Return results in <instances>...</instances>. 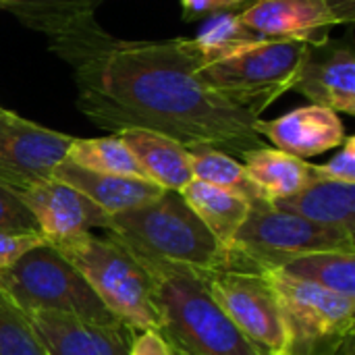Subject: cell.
<instances>
[{
	"label": "cell",
	"instance_id": "cell-1",
	"mask_svg": "<svg viewBox=\"0 0 355 355\" xmlns=\"http://www.w3.org/2000/svg\"><path fill=\"white\" fill-rule=\"evenodd\" d=\"M71 67L77 108L96 127L146 129L191 148L241 156L264 146L254 112L231 104L202 77L193 37L119 40L94 12L48 40Z\"/></svg>",
	"mask_w": 355,
	"mask_h": 355
},
{
	"label": "cell",
	"instance_id": "cell-2",
	"mask_svg": "<svg viewBox=\"0 0 355 355\" xmlns=\"http://www.w3.org/2000/svg\"><path fill=\"white\" fill-rule=\"evenodd\" d=\"M152 277L158 333L181 355H260L212 297L206 270L144 264Z\"/></svg>",
	"mask_w": 355,
	"mask_h": 355
},
{
	"label": "cell",
	"instance_id": "cell-3",
	"mask_svg": "<svg viewBox=\"0 0 355 355\" xmlns=\"http://www.w3.org/2000/svg\"><path fill=\"white\" fill-rule=\"evenodd\" d=\"M104 233L141 264H177L196 270L227 266V254L179 191H162L146 206L110 214Z\"/></svg>",
	"mask_w": 355,
	"mask_h": 355
},
{
	"label": "cell",
	"instance_id": "cell-4",
	"mask_svg": "<svg viewBox=\"0 0 355 355\" xmlns=\"http://www.w3.org/2000/svg\"><path fill=\"white\" fill-rule=\"evenodd\" d=\"M87 281L98 300L131 333L158 331L152 277L146 266L112 237L83 233L52 245Z\"/></svg>",
	"mask_w": 355,
	"mask_h": 355
},
{
	"label": "cell",
	"instance_id": "cell-5",
	"mask_svg": "<svg viewBox=\"0 0 355 355\" xmlns=\"http://www.w3.org/2000/svg\"><path fill=\"white\" fill-rule=\"evenodd\" d=\"M0 291L23 312H62L100 327H123L79 270L50 243L23 254L0 272Z\"/></svg>",
	"mask_w": 355,
	"mask_h": 355
},
{
	"label": "cell",
	"instance_id": "cell-6",
	"mask_svg": "<svg viewBox=\"0 0 355 355\" xmlns=\"http://www.w3.org/2000/svg\"><path fill=\"white\" fill-rule=\"evenodd\" d=\"M308 42L260 40L200 67V77L231 104L260 116L293 89Z\"/></svg>",
	"mask_w": 355,
	"mask_h": 355
},
{
	"label": "cell",
	"instance_id": "cell-7",
	"mask_svg": "<svg viewBox=\"0 0 355 355\" xmlns=\"http://www.w3.org/2000/svg\"><path fill=\"white\" fill-rule=\"evenodd\" d=\"M318 252L355 254V235L279 210L270 202H256L235 235L227 264L268 270Z\"/></svg>",
	"mask_w": 355,
	"mask_h": 355
},
{
	"label": "cell",
	"instance_id": "cell-8",
	"mask_svg": "<svg viewBox=\"0 0 355 355\" xmlns=\"http://www.w3.org/2000/svg\"><path fill=\"white\" fill-rule=\"evenodd\" d=\"M285 322L287 355H337L354 337L355 300L333 293L314 283L266 270Z\"/></svg>",
	"mask_w": 355,
	"mask_h": 355
},
{
	"label": "cell",
	"instance_id": "cell-9",
	"mask_svg": "<svg viewBox=\"0 0 355 355\" xmlns=\"http://www.w3.org/2000/svg\"><path fill=\"white\" fill-rule=\"evenodd\" d=\"M204 275L216 304L260 355L285 354L283 312L266 270L227 264Z\"/></svg>",
	"mask_w": 355,
	"mask_h": 355
},
{
	"label": "cell",
	"instance_id": "cell-10",
	"mask_svg": "<svg viewBox=\"0 0 355 355\" xmlns=\"http://www.w3.org/2000/svg\"><path fill=\"white\" fill-rule=\"evenodd\" d=\"M73 135L48 129L0 106V185L21 193L52 179Z\"/></svg>",
	"mask_w": 355,
	"mask_h": 355
},
{
	"label": "cell",
	"instance_id": "cell-11",
	"mask_svg": "<svg viewBox=\"0 0 355 355\" xmlns=\"http://www.w3.org/2000/svg\"><path fill=\"white\" fill-rule=\"evenodd\" d=\"M19 198L33 216L46 243H62L94 229H106L108 216L92 200L58 179H46L21 191Z\"/></svg>",
	"mask_w": 355,
	"mask_h": 355
},
{
	"label": "cell",
	"instance_id": "cell-12",
	"mask_svg": "<svg viewBox=\"0 0 355 355\" xmlns=\"http://www.w3.org/2000/svg\"><path fill=\"white\" fill-rule=\"evenodd\" d=\"M293 89L316 106L355 114V54L347 42L308 44Z\"/></svg>",
	"mask_w": 355,
	"mask_h": 355
},
{
	"label": "cell",
	"instance_id": "cell-13",
	"mask_svg": "<svg viewBox=\"0 0 355 355\" xmlns=\"http://www.w3.org/2000/svg\"><path fill=\"white\" fill-rule=\"evenodd\" d=\"M239 21L264 40L324 42L341 25L324 0H254L237 12Z\"/></svg>",
	"mask_w": 355,
	"mask_h": 355
},
{
	"label": "cell",
	"instance_id": "cell-14",
	"mask_svg": "<svg viewBox=\"0 0 355 355\" xmlns=\"http://www.w3.org/2000/svg\"><path fill=\"white\" fill-rule=\"evenodd\" d=\"M256 131L277 150L295 158H312L339 148L347 133L339 112L324 106H302L272 121H256Z\"/></svg>",
	"mask_w": 355,
	"mask_h": 355
},
{
	"label": "cell",
	"instance_id": "cell-15",
	"mask_svg": "<svg viewBox=\"0 0 355 355\" xmlns=\"http://www.w3.org/2000/svg\"><path fill=\"white\" fill-rule=\"evenodd\" d=\"M48 355H129L125 327H100L62 312H25Z\"/></svg>",
	"mask_w": 355,
	"mask_h": 355
},
{
	"label": "cell",
	"instance_id": "cell-16",
	"mask_svg": "<svg viewBox=\"0 0 355 355\" xmlns=\"http://www.w3.org/2000/svg\"><path fill=\"white\" fill-rule=\"evenodd\" d=\"M54 179L71 185L87 200H92L106 214L127 212L139 206L150 204L152 200L162 196V187L139 177H119V175H102L94 171H85L69 160H62L54 173Z\"/></svg>",
	"mask_w": 355,
	"mask_h": 355
},
{
	"label": "cell",
	"instance_id": "cell-17",
	"mask_svg": "<svg viewBox=\"0 0 355 355\" xmlns=\"http://www.w3.org/2000/svg\"><path fill=\"white\" fill-rule=\"evenodd\" d=\"M116 135L129 148L148 181L166 191H181L193 181L189 150L175 139L146 129H125Z\"/></svg>",
	"mask_w": 355,
	"mask_h": 355
},
{
	"label": "cell",
	"instance_id": "cell-18",
	"mask_svg": "<svg viewBox=\"0 0 355 355\" xmlns=\"http://www.w3.org/2000/svg\"><path fill=\"white\" fill-rule=\"evenodd\" d=\"M270 204L306 220L355 235V183L331 181L314 175L295 196Z\"/></svg>",
	"mask_w": 355,
	"mask_h": 355
},
{
	"label": "cell",
	"instance_id": "cell-19",
	"mask_svg": "<svg viewBox=\"0 0 355 355\" xmlns=\"http://www.w3.org/2000/svg\"><path fill=\"white\" fill-rule=\"evenodd\" d=\"M179 193L193 210V214L204 223V227L212 233L225 254H229L235 243L237 231L248 218L252 204L241 196H235L227 189L208 185L198 179L189 181Z\"/></svg>",
	"mask_w": 355,
	"mask_h": 355
},
{
	"label": "cell",
	"instance_id": "cell-20",
	"mask_svg": "<svg viewBox=\"0 0 355 355\" xmlns=\"http://www.w3.org/2000/svg\"><path fill=\"white\" fill-rule=\"evenodd\" d=\"M243 166L268 202L295 196L314 177L312 164L277 148H256L241 154Z\"/></svg>",
	"mask_w": 355,
	"mask_h": 355
},
{
	"label": "cell",
	"instance_id": "cell-21",
	"mask_svg": "<svg viewBox=\"0 0 355 355\" xmlns=\"http://www.w3.org/2000/svg\"><path fill=\"white\" fill-rule=\"evenodd\" d=\"M96 4L98 0H0V10L15 15L25 27L52 40L92 15Z\"/></svg>",
	"mask_w": 355,
	"mask_h": 355
},
{
	"label": "cell",
	"instance_id": "cell-22",
	"mask_svg": "<svg viewBox=\"0 0 355 355\" xmlns=\"http://www.w3.org/2000/svg\"><path fill=\"white\" fill-rule=\"evenodd\" d=\"M279 270L285 275L314 283L333 293L355 300V254L354 252H318L295 258Z\"/></svg>",
	"mask_w": 355,
	"mask_h": 355
},
{
	"label": "cell",
	"instance_id": "cell-23",
	"mask_svg": "<svg viewBox=\"0 0 355 355\" xmlns=\"http://www.w3.org/2000/svg\"><path fill=\"white\" fill-rule=\"evenodd\" d=\"M64 160L85 171H94L102 175L146 179L141 166L137 164V160L133 158V154L116 133L106 137H85V139L73 137Z\"/></svg>",
	"mask_w": 355,
	"mask_h": 355
},
{
	"label": "cell",
	"instance_id": "cell-24",
	"mask_svg": "<svg viewBox=\"0 0 355 355\" xmlns=\"http://www.w3.org/2000/svg\"><path fill=\"white\" fill-rule=\"evenodd\" d=\"M189 160H191L193 179L227 189L235 196H241L250 204L268 202L262 196V191L256 187V183L250 179L245 166L239 160H235L231 154L214 148H191Z\"/></svg>",
	"mask_w": 355,
	"mask_h": 355
},
{
	"label": "cell",
	"instance_id": "cell-25",
	"mask_svg": "<svg viewBox=\"0 0 355 355\" xmlns=\"http://www.w3.org/2000/svg\"><path fill=\"white\" fill-rule=\"evenodd\" d=\"M264 37L250 31L237 17V12H216L206 19L200 33L193 37L204 64L225 58L245 46H252ZM202 64V67H204Z\"/></svg>",
	"mask_w": 355,
	"mask_h": 355
},
{
	"label": "cell",
	"instance_id": "cell-26",
	"mask_svg": "<svg viewBox=\"0 0 355 355\" xmlns=\"http://www.w3.org/2000/svg\"><path fill=\"white\" fill-rule=\"evenodd\" d=\"M0 355H48L25 312L0 291Z\"/></svg>",
	"mask_w": 355,
	"mask_h": 355
},
{
	"label": "cell",
	"instance_id": "cell-27",
	"mask_svg": "<svg viewBox=\"0 0 355 355\" xmlns=\"http://www.w3.org/2000/svg\"><path fill=\"white\" fill-rule=\"evenodd\" d=\"M40 245H46L40 231H0V272Z\"/></svg>",
	"mask_w": 355,
	"mask_h": 355
},
{
	"label": "cell",
	"instance_id": "cell-28",
	"mask_svg": "<svg viewBox=\"0 0 355 355\" xmlns=\"http://www.w3.org/2000/svg\"><path fill=\"white\" fill-rule=\"evenodd\" d=\"M312 173L322 179L355 183V137L347 135L339 152L327 164H312Z\"/></svg>",
	"mask_w": 355,
	"mask_h": 355
},
{
	"label": "cell",
	"instance_id": "cell-29",
	"mask_svg": "<svg viewBox=\"0 0 355 355\" xmlns=\"http://www.w3.org/2000/svg\"><path fill=\"white\" fill-rule=\"evenodd\" d=\"M0 231H37L19 193L0 185Z\"/></svg>",
	"mask_w": 355,
	"mask_h": 355
},
{
	"label": "cell",
	"instance_id": "cell-30",
	"mask_svg": "<svg viewBox=\"0 0 355 355\" xmlns=\"http://www.w3.org/2000/svg\"><path fill=\"white\" fill-rule=\"evenodd\" d=\"M183 19L196 21V19H208L216 12H239L245 8L243 0H181Z\"/></svg>",
	"mask_w": 355,
	"mask_h": 355
},
{
	"label": "cell",
	"instance_id": "cell-31",
	"mask_svg": "<svg viewBox=\"0 0 355 355\" xmlns=\"http://www.w3.org/2000/svg\"><path fill=\"white\" fill-rule=\"evenodd\" d=\"M129 355H175L168 341L158 331L135 333V339L129 345Z\"/></svg>",
	"mask_w": 355,
	"mask_h": 355
},
{
	"label": "cell",
	"instance_id": "cell-32",
	"mask_svg": "<svg viewBox=\"0 0 355 355\" xmlns=\"http://www.w3.org/2000/svg\"><path fill=\"white\" fill-rule=\"evenodd\" d=\"M333 15L339 19V23H354L355 19V0H324Z\"/></svg>",
	"mask_w": 355,
	"mask_h": 355
},
{
	"label": "cell",
	"instance_id": "cell-33",
	"mask_svg": "<svg viewBox=\"0 0 355 355\" xmlns=\"http://www.w3.org/2000/svg\"><path fill=\"white\" fill-rule=\"evenodd\" d=\"M343 349H345V355H354V337L345 341V345H343Z\"/></svg>",
	"mask_w": 355,
	"mask_h": 355
},
{
	"label": "cell",
	"instance_id": "cell-34",
	"mask_svg": "<svg viewBox=\"0 0 355 355\" xmlns=\"http://www.w3.org/2000/svg\"><path fill=\"white\" fill-rule=\"evenodd\" d=\"M243 2H245V6H248V4H252L254 0H243Z\"/></svg>",
	"mask_w": 355,
	"mask_h": 355
},
{
	"label": "cell",
	"instance_id": "cell-35",
	"mask_svg": "<svg viewBox=\"0 0 355 355\" xmlns=\"http://www.w3.org/2000/svg\"><path fill=\"white\" fill-rule=\"evenodd\" d=\"M266 355H287V354H266Z\"/></svg>",
	"mask_w": 355,
	"mask_h": 355
},
{
	"label": "cell",
	"instance_id": "cell-36",
	"mask_svg": "<svg viewBox=\"0 0 355 355\" xmlns=\"http://www.w3.org/2000/svg\"><path fill=\"white\" fill-rule=\"evenodd\" d=\"M173 354H175V355H181V354H177V352H175V349H173Z\"/></svg>",
	"mask_w": 355,
	"mask_h": 355
}]
</instances>
